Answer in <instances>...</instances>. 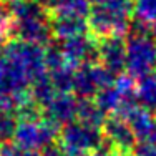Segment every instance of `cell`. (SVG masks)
<instances>
[{
  "mask_svg": "<svg viewBox=\"0 0 156 156\" xmlns=\"http://www.w3.org/2000/svg\"><path fill=\"white\" fill-rule=\"evenodd\" d=\"M131 0H93L88 13V25L96 38L106 35H125L131 23Z\"/></svg>",
  "mask_w": 156,
  "mask_h": 156,
  "instance_id": "cell-1",
  "label": "cell"
},
{
  "mask_svg": "<svg viewBox=\"0 0 156 156\" xmlns=\"http://www.w3.org/2000/svg\"><path fill=\"white\" fill-rule=\"evenodd\" d=\"M105 143L101 128L72 121L62 126L58 133V146L65 156H88Z\"/></svg>",
  "mask_w": 156,
  "mask_h": 156,
  "instance_id": "cell-2",
  "label": "cell"
},
{
  "mask_svg": "<svg viewBox=\"0 0 156 156\" xmlns=\"http://www.w3.org/2000/svg\"><path fill=\"white\" fill-rule=\"evenodd\" d=\"M126 72L141 78L156 68V38L153 32L126 35Z\"/></svg>",
  "mask_w": 156,
  "mask_h": 156,
  "instance_id": "cell-3",
  "label": "cell"
},
{
  "mask_svg": "<svg viewBox=\"0 0 156 156\" xmlns=\"http://www.w3.org/2000/svg\"><path fill=\"white\" fill-rule=\"evenodd\" d=\"M58 126L43 116L35 120H20L13 143L25 151L40 153L42 150L51 146L55 140H58Z\"/></svg>",
  "mask_w": 156,
  "mask_h": 156,
  "instance_id": "cell-4",
  "label": "cell"
},
{
  "mask_svg": "<svg viewBox=\"0 0 156 156\" xmlns=\"http://www.w3.org/2000/svg\"><path fill=\"white\" fill-rule=\"evenodd\" d=\"M5 58L17 68H20L32 81L43 75L47 70L45 50L37 43L15 40L5 47Z\"/></svg>",
  "mask_w": 156,
  "mask_h": 156,
  "instance_id": "cell-5",
  "label": "cell"
},
{
  "mask_svg": "<svg viewBox=\"0 0 156 156\" xmlns=\"http://www.w3.org/2000/svg\"><path fill=\"white\" fill-rule=\"evenodd\" d=\"M115 75L98 63L78 66L73 78V91L76 98H95L103 87L113 83Z\"/></svg>",
  "mask_w": 156,
  "mask_h": 156,
  "instance_id": "cell-6",
  "label": "cell"
},
{
  "mask_svg": "<svg viewBox=\"0 0 156 156\" xmlns=\"http://www.w3.org/2000/svg\"><path fill=\"white\" fill-rule=\"evenodd\" d=\"M51 20H53V17L50 12L12 20V37H17L18 40H23V42L45 45L53 37Z\"/></svg>",
  "mask_w": 156,
  "mask_h": 156,
  "instance_id": "cell-7",
  "label": "cell"
},
{
  "mask_svg": "<svg viewBox=\"0 0 156 156\" xmlns=\"http://www.w3.org/2000/svg\"><path fill=\"white\" fill-rule=\"evenodd\" d=\"M103 136H105V143L103 146L115 153H123V151H133L135 146L138 144V138L133 133L129 123L125 120L121 115H110L106 116L105 123L101 126Z\"/></svg>",
  "mask_w": 156,
  "mask_h": 156,
  "instance_id": "cell-8",
  "label": "cell"
},
{
  "mask_svg": "<svg viewBox=\"0 0 156 156\" xmlns=\"http://www.w3.org/2000/svg\"><path fill=\"white\" fill-rule=\"evenodd\" d=\"M60 50L65 62L73 68L98 62V42L88 33L60 40Z\"/></svg>",
  "mask_w": 156,
  "mask_h": 156,
  "instance_id": "cell-9",
  "label": "cell"
},
{
  "mask_svg": "<svg viewBox=\"0 0 156 156\" xmlns=\"http://www.w3.org/2000/svg\"><path fill=\"white\" fill-rule=\"evenodd\" d=\"M98 62L115 76L126 70L125 35H106L98 40Z\"/></svg>",
  "mask_w": 156,
  "mask_h": 156,
  "instance_id": "cell-10",
  "label": "cell"
},
{
  "mask_svg": "<svg viewBox=\"0 0 156 156\" xmlns=\"http://www.w3.org/2000/svg\"><path fill=\"white\" fill-rule=\"evenodd\" d=\"M76 108H78V100L76 96L66 93V91H58L50 101L42 108L43 118L62 128L63 125L72 123L76 118Z\"/></svg>",
  "mask_w": 156,
  "mask_h": 156,
  "instance_id": "cell-11",
  "label": "cell"
},
{
  "mask_svg": "<svg viewBox=\"0 0 156 156\" xmlns=\"http://www.w3.org/2000/svg\"><path fill=\"white\" fill-rule=\"evenodd\" d=\"M32 80L7 58H0V98L28 90Z\"/></svg>",
  "mask_w": 156,
  "mask_h": 156,
  "instance_id": "cell-12",
  "label": "cell"
},
{
  "mask_svg": "<svg viewBox=\"0 0 156 156\" xmlns=\"http://www.w3.org/2000/svg\"><path fill=\"white\" fill-rule=\"evenodd\" d=\"M121 116L129 123L133 133L136 135V138L140 141L150 140L151 133H153V129L156 126V120L151 116L150 110H146L141 105H135L133 108H129L126 113L121 115Z\"/></svg>",
  "mask_w": 156,
  "mask_h": 156,
  "instance_id": "cell-13",
  "label": "cell"
},
{
  "mask_svg": "<svg viewBox=\"0 0 156 156\" xmlns=\"http://www.w3.org/2000/svg\"><path fill=\"white\" fill-rule=\"evenodd\" d=\"M51 25H53V37L58 40L85 35L90 30L88 20L85 17H53Z\"/></svg>",
  "mask_w": 156,
  "mask_h": 156,
  "instance_id": "cell-14",
  "label": "cell"
},
{
  "mask_svg": "<svg viewBox=\"0 0 156 156\" xmlns=\"http://www.w3.org/2000/svg\"><path fill=\"white\" fill-rule=\"evenodd\" d=\"M51 17H87L90 13V0H48L45 3Z\"/></svg>",
  "mask_w": 156,
  "mask_h": 156,
  "instance_id": "cell-15",
  "label": "cell"
},
{
  "mask_svg": "<svg viewBox=\"0 0 156 156\" xmlns=\"http://www.w3.org/2000/svg\"><path fill=\"white\" fill-rule=\"evenodd\" d=\"M76 120L85 125L101 128L106 120V113L98 106V103L93 101V98H78Z\"/></svg>",
  "mask_w": 156,
  "mask_h": 156,
  "instance_id": "cell-16",
  "label": "cell"
},
{
  "mask_svg": "<svg viewBox=\"0 0 156 156\" xmlns=\"http://www.w3.org/2000/svg\"><path fill=\"white\" fill-rule=\"evenodd\" d=\"M136 100L138 105L150 111H156V73L151 72L141 76L136 85Z\"/></svg>",
  "mask_w": 156,
  "mask_h": 156,
  "instance_id": "cell-17",
  "label": "cell"
},
{
  "mask_svg": "<svg viewBox=\"0 0 156 156\" xmlns=\"http://www.w3.org/2000/svg\"><path fill=\"white\" fill-rule=\"evenodd\" d=\"M57 93H58V90H57V87H55V83L51 81L50 75H45V73H43V75H40L38 78H35V80L32 81L30 95H32L33 101L38 106H42V108Z\"/></svg>",
  "mask_w": 156,
  "mask_h": 156,
  "instance_id": "cell-18",
  "label": "cell"
},
{
  "mask_svg": "<svg viewBox=\"0 0 156 156\" xmlns=\"http://www.w3.org/2000/svg\"><path fill=\"white\" fill-rule=\"evenodd\" d=\"M48 72H50V78L58 91L68 93L70 90H73V78H75V68L73 66H70L68 63H63L57 68L48 70Z\"/></svg>",
  "mask_w": 156,
  "mask_h": 156,
  "instance_id": "cell-19",
  "label": "cell"
},
{
  "mask_svg": "<svg viewBox=\"0 0 156 156\" xmlns=\"http://www.w3.org/2000/svg\"><path fill=\"white\" fill-rule=\"evenodd\" d=\"M18 121L20 120L13 110H0V143L13 140Z\"/></svg>",
  "mask_w": 156,
  "mask_h": 156,
  "instance_id": "cell-20",
  "label": "cell"
},
{
  "mask_svg": "<svg viewBox=\"0 0 156 156\" xmlns=\"http://www.w3.org/2000/svg\"><path fill=\"white\" fill-rule=\"evenodd\" d=\"M133 13L135 18L144 23H154L156 22V0H135L133 2Z\"/></svg>",
  "mask_w": 156,
  "mask_h": 156,
  "instance_id": "cell-21",
  "label": "cell"
},
{
  "mask_svg": "<svg viewBox=\"0 0 156 156\" xmlns=\"http://www.w3.org/2000/svg\"><path fill=\"white\" fill-rule=\"evenodd\" d=\"M0 37H3L5 40L12 37V17L5 3H0Z\"/></svg>",
  "mask_w": 156,
  "mask_h": 156,
  "instance_id": "cell-22",
  "label": "cell"
},
{
  "mask_svg": "<svg viewBox=\"0 0 156 156\" xmlns=\"http://www.w3.org/2000/svg\"><path fill=\"white\" fill-rule=\"evenodd\" d=\"M133 153L136 156H156V144L151 141H138Z\"/></svg>",
  "mask_w": 156,
  "mask_h": 156,
  "instance_id": "cell-23",
  "label": "cell"
},
{
  "mask_svg": "<svg viewBox=\"0 0 156 156\" xmlns=\"http://www.w3.org/2000/svg\"><path fill=\"white\" fill-rule=\"evenodd\" d=\"M115 156H136V154L133 153V151H123V153L118 151V153H115Z\"/></svg>",
  "mask_w": 156,
  "mask_h": 156,
  "instance_id": "cell-24",
  "label": "cell"
},
{
  "mask_svg": "<svg viewBox=\"0 0 156 156\" xmlns=\"http://www.w3.org/2000/svg\"><path fill=\"white\" fill-rule=\"evenodd\" d=\"M5 38H3V37H0V53H2V51H5Z\"/></svg>",
  "mask_w": 156,
  "mask_h": 156,
  "instance_id": "cell-25",
  "label": "cell"
},
{
  "mask_svg": "<svg viewBox=\"0 0 156 156\" xmlns=\"http://www.w3.org/2000/svg\"><path fill=\"white\" fill-rule=\"evenodd\" d=\"M150 141H151V143H154V144H156V126H154L153 133H151V136H150Z\"/></svg>",
  "mask_w": 156,
  "mask_h": 156,
  "instance_id": "cell-26",
  "label": "cell"
},
{
  "mask_svg": "<svg viewBox=\"0 0 156 156\" xmlns=\"http://www.w3.org/2000/svg\"><path fill=\"white\" fill-rule=\"evenodd\" d=\"M151 32H153V37L156 38V22L153 23V27H151Z\"/></svg>",
  "mask_w": 156,
  "mask_h": 156,
  "instance_id": "cell-27",
  "label": "cell"
},
{
  "mask_svg": "<svg viewBox=\"0 0 156 156\" xmlns=\"http://www.w3.org/2000/svg\"><path fill=\"white\" fill-rule=\"evenodd\" d=\"M47 2H48V0H43V3H47Z\"/></svg>",
  "mask_w": 156,
  "mask_h": 156,
  "instance_id": "cell-28",
  "label": "cell"
}]
</instances>
